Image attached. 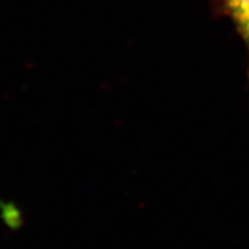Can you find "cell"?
Wrapping results in <instances>:
<instances>
[{"mask_svg":"<svg viewBox=\"0 0 249 249\" xmlns=\"http://www.w3.org/2000/svg\"><path fill=\"white\" fill-rule=\"evenodd\" d=\"M226 3L249 52V0H226Z\"/></svg>","mask_w":249,"mask_h":249,"instance_id":"cell-1","label":"cell"},{"mask_svg":"<svg viewBox=\"0 0 249 249\" xmlns=\"http://www.w3.org/2000/svg\"><path fill=\"white\" fill-rule=\"evenodd\" d=\"M0 219L10 231H18L25 224V216L18 204L3 198H0Z\"/></svg>","mask_w":249,"mask_h":249,"instance_id":"cell-2","label":"cell"}]
</instances>
